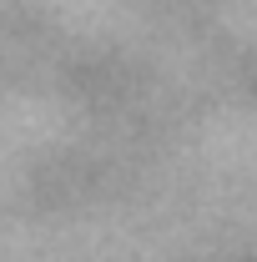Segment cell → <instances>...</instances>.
Listing matches in <instances>:
<instances>
[]
</instances>
